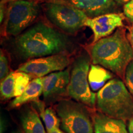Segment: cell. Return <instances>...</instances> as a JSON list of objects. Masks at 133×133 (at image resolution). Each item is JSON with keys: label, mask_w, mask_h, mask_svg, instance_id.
I'll return each mask as SVG.
<instances>
[{"label": "cell", "mask_w": 133, "mask_h": 133, "mask_svg": "<svg viewBox=\"0 0 133 133\" xmlns=\"http://www.w3.org/2000/svg\"><path fill=\"white\" fill-rule=\"evenodd\" d=\"M92 63L99 65L124 78L126 69L133 60V49L125 31L118 29L114 34L94 43L91 49Z\"/></svg>", "instance_id": "obj_1"}, {"label": "cell", "mask_w": 133, "mask_h": 133, "mask_svg": "<svg viewBox=\"0 0 133 133\" xmlns=\"http://www.w3.org/2000/svg\"><path fill=\"white\" fill-rule=\"evenodd\" d=\"M65 36L44 23H39L19 36L16 42L20 54L38 58L61 53L66 47Z\"/></svg>", "instance_id": "obj_2"}, {"label": "cell", "mask_w": 133, "mask_h": 133, "mask_svg": "<svg viewBox=\"0 0 133 133\" xmlns=\"http://www.w3.org/2000/svg\"><path fill=\"white\" fill-rule=\"evenodd\" d=\"M99 112L125 121L133 116V97L124 83L118 78L109 80L96 95Z\"/></svg>", "instance_id": "obj_3"}, {"label": "cell", "mask_w": 133, "mask_h": 133, "mask_svg": "<svg viewBox=\"0 0 133 133\" xmlns=\"http://www.w3.org/2000/svg\"><path fill=\"white\" fill-rule=\"evenodd\" d=\"M61 126L65 133H93L92 117L81 103L71 100H61L55 105Z\"/></svg>", "instance_id": "obj_4"}, {"label": "cell", "mask_w": 133, "mask_h": 133, "mask_svg": "<svg viewBox=\"0 0 133 133\" xmlns=\"http://www.w3.org/2000/svg\"><path fill=\"white\" fill-rule=\"evenodd\" d=\"M90 59L86 56H81L75 62L67 88V94L76 102L94 108L96 96L89 86L88 74Z\"/></svg>", "instance_id": "obj_5"}, {"label": "cell", "mask_w": 133, "mask_h": 133, "mask_svg": "<svg viewBox=\"0 0 133 133\" xmlns=\"http://www.w3.org/2000/svg\"><path fill=\"white\" fill-rule=\"evenodd\" d=\"M7 9L4 32L9 36L22 32L36 19L39 11L36 3L29 0L12 1Z\"/></svg>", "instance_id": "obj_6"}, {"label": "cell", "mask_w": 133, "mask_h": 133, "mask_svg": "<svg viewBox=\"0 0 133 133\" xmlns=\"http://www.w3.org/2000/svg\"><path fill=\"white\" fill-rule=\"evenodd\" d=\"M48 18L63 30L73 33L85 25L88 16L81 10L62 3L51 2L46 5Z\"/></svg>", "instance_id": "obj_7"}, {"label": "cell", "mask_w": 133, "mask_h": 133, "mask_svg": "<svg viewBox=\"0 0 133 133\" xmlns=\"http://www.w3.org/2000/svg\"><path fill=\"white\" fill-rule=\"evenodd\" d=\"M70 64V59L63 54H57L29 60L17 69L31 77L42 78L55 71L64 70Z\"/></svg>", "instance_id": "obj_8"}, {"label": "cell", "mask_w": 133, "mask_h": 133, "mask_svg": "<svg viewBox=\"0 0 133 133\" xmlns=\"http://www.w3.org/2000/svg\"><path fill=\"white\" fill-rule=\"evenodd\" d=\"M124 16L123 14L109 13L88 18L85 25L92 30L94 34L93 43L110 35L117 28L123 25Z\"/></svg>", "instance_id": "obj_9"}, {"label": "cell", "mask_w": 133, "mask_h": 133, "mask_svg": "<svg viewBox=\"0 0 133 133\" xmlns=\"http://www.w3.org/2000/svg\"><path fill=\"white\" fill-rule=\"evenodd\" d=\"M41 78L43 97L46 101H51L67 92L70 79V70L65 69L55 71Z\"/></svg>", "instance_id": "obj_10"}, {"label": "cell", "mask_w": 133, "mask_h": 133, "mask_svg": "<svg viewBox=\"0 0 133 133\" xmlns=\"http://www.w3.org/2000/svg\"><path fill=\"white\" fill-rule=\"evenodd\" d=\"M51 2L69 4L94 17L109 12L115 4L114 0H51Z\"/></svg>", "instance_id": "obj_11"}, {"label": "cell", "mask_w": 133, "mask_h": 133, "mask_svg": "<svg viewBox=\"0 0 133 133\" xmlns=\"http://www.w3.org/2000/svg\"><path fill=\"white\" fill-rule=\"evenodd\" d=\"M92 120L95 133H129L125 121L110 117L101 112L94 113Z\"/></svg>", "instance_id": "obj_12"}, {"label": "cell", "mask_w": 133, "mask_h": 133, "mask_svg": "<svg viewBox=\"0 0 133 133\" xmlns=\"http://www.w3.org/2000/svg\"><path fill=\"white\" fill-rule=\"evenodd\" d=\"M43 94V83L41 78H35L31 80L21 96L16 97L11 103L13 108L20 107L26 103L35 102Z\"/></svg>", "instance_id": "obj_13"}, {"label": "cell", "mask_w": 133, "mask_h": 133, "mask_svg": "<svg viewBox=\"0 0 133 133\" xmlns=\"http://www.w3.org/2000/svg\"><path fill=\"white\" fill-rule=\"evenodd\" d=\"M21 121L24 133H46L37 112L33 108L25 110L21 115Z\"/></svg>", "instance_id": "obj_14"}, {"label": "cell", "mask_w": 133, "mask_h": 133, "mask_svg": "<svg viewBox=\"0 0 133 133\" xmlns=\"http://www.w3.org/2000/svg\"><path fill=\"white\" fill-rule=\"evenodd\" d=\"M112 74L103 66L94 64L91 65L88 74V81L92 91H99L107 81L112 79Z\"/></svg>", "instance_id": "obj_15"}, {"label": "cell", "mask_w": 133, "mask_h": 133, "mask_svg": "<svg viewBox=\"0 0 133 133\" xmlns=\"http://www.w3.org/2000/svg\"><path fill=\"white\" fill-rule=\"evenodd\" d=\"M36 106L39 110V115L42 118L47 131L59 128L60 126V119L57 114L51 108H45L44 105L40 101H35Z\"/></svg>", "instance_id": "obj_16"}, {"label": "cell", "mask_w": 133, "mask_h": 133, "mask_svg": "<svg viewBox=\"0 0 133 133\" xmlns=\"http://www.w3.org/2000/svg\"><path fill=\"white\" fill-rule=\"evenodd\" d=\"M16 71H11L5 78L1 81L0 92L1 97L9 99L15 97V80Z\"/></svg>", "instance_id": "obj_17"}, {"label": "cell", "mask_w": 133, "mask_h": 133, "mask_svg": "<svg viewBox=\"0 0 133 133\" xmlns=\"http://www.w3.org/2000/svg\"><path fill=\"white\" fill-rule=\"evenodd\" d=\"M31 76L22 71H16L15 80V97L21 96L30 82Z\"/></svg>", "instance_id": "obj_18"}, {"label": "cell", "mask_w": 133, "mask_h": 133, "mask_svg": "<svg viewBox=\"0 0 133 133\" xmlns=\"http://www.w3.org/2000/svg\"><path fill=\"white\" fill-rule=\"evenodd\" d=\"M9 66L8 57L4 52L1 50L0 54V78L3 81L9 75Z\"/></svg>", "instance_id": "obj_19"}, {"label": "cell", "mask_w": 133, "mask_h": 133, "mask_svg": "<svg viewBox=\"0 0 133 133\" xmlns=\"http://www.w3.org/2000/svg\"><path fill=\"white\" fill-rule=\"evenodd\" d=\"M124 79L128 89L133 97V60L126 68Z\"/></svg>", "instance_id": "obj_20"}, {"label": "cell", "mask_w": 133, "mask_h": 133, "mask_svg": "<svg viewBox=\"0 0 133 133\" xmlns=\"http://www.w3.org/2000/svg\"><path fill=\"white\" fill-rule=\"evenodd\" d=\"M123 11L124 16L133 23V0H130L124 4Z\"/></svg>", "instance_id": "obj_21"}, {"label": "cell", "mask_w": 133, "mask_h": 133, "mask_svg": "<svg viewBox=\"0 0 133 133\" xmlns=\"http://www.w3.org/2000/svg\"><path fill=\"white\" fill-rule=\"evenodd\" d=\"M128 38V39L129 42L131 43V46H132V49H133V25L129 28Z\"/></svg>", "instance_id": "obj_22"}, {"label": "cell", "mask_w": 133, "mask_h": 133, "mask_svg": "<svg viewBox=\"0 0 133 133\" xmlns=\"http://www.w3.org/2000/svg\"><path fill=\"white\" fill-rule=\"evenodd\" d=\"M128 131L129 133H133V116L129 120Z\"/></svg>", "instance_id": "obj_23"}, {"label": "cell", "mask_w": 133, "mask_h": 133, "mask_svg": "<svg viewBox=\"0 0 133 133\" xmlns=\"http://www.w3.org/2000/svg\"><path fill=\"white\" fill-rule=\"evenodd\" d=\"M0 16H1V17H0V22L1 23L3 19H4V4L3 3H1V15H0Z\"/></svg>", "instance_id": "obj_24"}, {"label": "cell", "mask_w": 133, "mask_h": 133, "mask_svg": "<svg viewBox=\"0 0 133 133\" xmlns=\"http://www.w3.org/2000/svg\"><path fill=\"white\" fill-rule=\"evenodd\" d=\"M47 133H65L64 131L61 130L59 128H54L52 129V130L47 131Z\"/></svg>", "instance_id": "obj_25"}, {"label": "cell", "mask_w": 133, "mask_h": 133, "mask_svg": "<svg viewBox=\"0 0 133 133\" xmlns=\"http://www.w3.org/2000/svg\"><path fill=\"white\" fill-rule=\"evenodd\" d=\"M130 0H114L115 2H116L118 4H126L128 3Z\"/></svg>", "instance_id": "obj_26"}, {"label": "cell", "mask_w": 133, "mask_h": 133, "mask_svg": "<svg viewBox=\"0 0 133 133\" xmlns=\"http://www.w3.org/2000/svg\"><path fill=\"white\" fill-rule=\"evenodd\" d=\"M11 133H22L21 131H20L19 130H17V131H13Z\"/></svg>", "instance_id": "obj_27"}, {"label": "cell", "mask_w": 133, "mask_h": 133, "mask_svg": "<svg viewBox=\"0 0 133 133\" xmlns=\"http://www.w3.org/2000/svg\"><path fill=\"white\" fill-rule=\"evenodd\" d=\"M12 1H17V0H12ZM29 1H31V0H29Z\"/></svg>", "instance_id": "obj_28"}]
</instances>
